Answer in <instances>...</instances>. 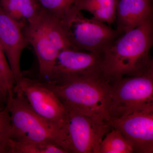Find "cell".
Returning <instances> with one entry per match:
<instances>
[{"instance_id": "cell-18", "label": "cell", "mask_w": 153, "mask_h": 153, "mask_svg": "<svg viewBox=\"0 0 153 153\" xmlns=\"http://www.w3.org/2000/svg\"><path fill=\"white\" fill-rule=\"evenodd\" d=\"M16 85L14 74L7 57L0 46V87L7 96V102L13 97Z\"/></svg>"}, {"instance_id": "cell-12", "label": "cell", "mask_w": 153, "mask_h": 153, "mask_svg": "<svg viewBox=\"0 0 153 153\" xmlns=\"http://www.w3.org/2000/svg\"><path fill=\"white\" fill-rule=\"evenodd\" d=\"M152 0H118L115 22L117 30L128 32L153 16Z\"/></svg>"}, {"instance_id": "cell-14", "label": "cell", "mask_w": 153, "mask_h": 153, "mask_svg": "<svg viewBox=\"0 0 153 153\" xmlns=\"http://www.w3.org/2000/svg\"><path fill=\"white\" fill-rule=\"evenodd\" d=\"M118 0H76L73 5L78 10L87 11L93 19L110 26L116 17Z\"/></svg>"}, {"instance_id": "cell-15", "label": "cell", "mask_w": 153, "mask_h": 153, "mask_svg": "<svg viewBox=\"0 0 153 153\" xmlns=\"http://www.w3.org/2000/svg\"><path fill=\"white\" fill-rule=\"evenodd\" d=\"M38 24L50 41L60 52L65 49L77 50L70 43L64 32L60 19L44 9Z\"/></svg>"}, {"instance_id": "cell-8", "label": "cell", "mask_w": 153, "mask_h": 153, "mask_svg": "<svg viewBox=\"0 0 153 153\" xmlns=\"http://www.w3.org/2000/svg\"><path fill=\"white\" fill-rule=\"evenodd\" d=\"M108 125L120 131L134 153H153V111H136L111 118Z\"/></svg>"}, {"instance_id": "cell-6", "label": "cell", "mask_w": 153, "mask_h": 153, "mask_svg": "<svg viewBox=\"0 0 153 153\" xmlns=\"http://www.w3.org/2000/svg\"><path fill=\"white\" fill-rule=\"evenodd\" d=\"M110 129L107 124L68 110L61 129L63 135L61 147L67 153H100L102 141Z\"/></svg>"}, {"instance_id": "cell-1", "label": "cell", "mask_w": 153, "mask_h": 153, "mask_svg": "<svg viewBox=\"0 0 153 153\" xmlns=\"http://www.w3.org/2000/svg\"><path fill=\"white\" fill-rule=\"evenodd\" d=\"M153 16L123 33L102 54V72L110 83L125 76H140L153 68Z\"/></svg>"}, {"instance_id": "cell-21", "label": "cell", "mask_w": 153, "mask_h": 153, "mask_svg": "<svg viewBox=\"0 0 153 153\" xmlns=\"http://www.w3.org/2000/svg\"><path fill=\"white\" fill-rule=\"evenodd\" d=\"M8 101V97L0 87V106L6 107Z\"/></svg>"}, {"instance_id": "cell-7", "label": "cell", "mask_w": 153, "mask_h": 153, "mask_svg": "<svg viewBox=\"0 0 153 153\" xmlns=\"http://www.w3.org/2000/svg\"><path fill=\"white\" fill-rule=\"evenodd\" d=\"M16 86L37 114L61 130L68 110L45 81L23 76Z\"/></svg>"}, {"instance_id": "cell-5", "label": "cell", "mask_w": 153, "mask_h": 153, "mask_svg": "<svg viewBox=\"0 0 153 153\" xmlns=\"http://www.w3.org/2000/svg\"><path fill=\"white\" fill-rule=\"evenodd\" d=\"M111 84V118L153 111V68L142 75L125 76Z\"/></svg>"}, {"instance_id": "cell-16", "label": "cell", "mask_w": 153, "mask_h": 153, "mask_svg": "<svg viewBox=\"0 0 153 153\" xmlns=\"http://www.w3.org/2000/svg\"><path fill=\"white\" fill-rule=\"evenodd\" d=\"M133 149L117 129L111 128L100 144V153H132Z\"/></svg>"}, {"instance_id": "cell-2", "label": "cell", "mask_w": 153, "mask_h": 153, "mask_svg": "<svg viewBox=\"0 0 153 153\" xmlns=\"http://www.w3.org/2000/svg\"><path fill=\"white\" fill-rule=\"evenodd\" d=\"M45 82L68 110L86 115L108 125L111 119V85L103 74L68 75Z\"/></svg>"}, {"instance_id": "cell-13", "label": "cell", "mask_w": 153, "mask_h": 153, "mask_svg": "<svg viewBox=\"0 0 153 153\" xmlns=\"http://www.w3.org/2000/svg\"><path fill=\"white\" fill-rule=\"evenodd\" d=\"M0 4L22 30L38 23L44 11L38 0H0Z\"/></svg>"}, {"instance_id": "cell-9", "label": "cell", "mask_w": 153, "mask_h": 153, "mask_svg": "<svg viewBox=\"0 0 153 153\" xmlns=\"http://www.w3.org/2000/svg\"><path fill=\"white\" fill-rule=\"evenodd\" d=\"M102 55L81 50L65 49L58 53L52 76L48 81L62 76H93L103 74Z\"/></svg>"}, {"instance_id": "cell-10", "label": "cell", "mask_w": 153, "mask_h": 153, "mask_svg": "<svg viewBox=\"0 0 153 153\" xmlns=\"http://www.w3.org/2000/svg\"><path fill=\"white\" fill-rule=\"evenodd\" d=\"M22 27L0 4V46L14 74L16 85L24 76L20 67L22 52L29 45Z\"/></svg>"}, {"instance_id": "cell-22", "label": "cell", "mask_w": 153, "mask_h": 153, "mask_svg": "<svg viewBox=\"0 0 153 153\" xmlns=\"http://www.w3.org/2000/svg\"><path fill=\"white\" fill-rule=\"evenodd\" d=\"M5 108V107H4L1 106H0V111L4 109V108Z\"/></svg>"}, {"instance_id": "cell-4", "label": "cell", "mask_w": 153, "mask_h": 153, "mask_svg": "<svg viewBox=\"0 0 153 153\" xmlns=\"http://www.w3.org/2000/svg\"><path fill=\"white\" fill-rule=\"evenodd\" d=\"M60 20L68 41L76 49L102 55L123 33L82 15L74 5Z\"/></svg>"}, {"instance_id": "cell-20", "label": "cell", "mask_w": 153, "mask_h": 153, "mask_svg": "<svg viewBox=\"0 0 153 153\" xmlns=\"http://www.w3.org/2000/svg\"><path fill=\"white\" fill-rule=\"evenodd\" d=\"M76 0H38L43 9L60 20Z\"/></svg>"}, {"instance_id": "cell-17", "label": "cell", "mask_w": 153, "mask_h": 153, "mask_svg": "<svg viewBox=\"0 0 153 153\" xmlns=\"http://www.w3.org/2000/svg\"><path fill=\"white\" fill-rule=\"evenodd\" d=\"M9 153H67L59 145L52 143L19 142L10 140Z\"/></svg>"}, {"instance_id": "cell-3", "label": "cell", "mask_w": 153, "mask_h": 153, "mask_svg": "<svg viewBox=\"0 0 153 153\" xmlns=\"http://www.w3.org/2000/svg\"><path fill=\"white\" fill-rule=\"evenodd\" d=\"M6 106L10 115L11 139L52 143L61 146L63 139L61 130L37 114L17 86L14 88L13 97Z\"/></svg>"}, {"instance_id": "cell-19", "label": "cell", "mask_w": 153, "mask_h": 153, "mask_svg": "<svg viewBox=\"0 0 153 153\" xmlns=\"http://www.w3.org/2000/svg\"><path fill=\"white\" fill-rule=\"evenodd\" d=\"M11 135L10 115L6 106L0 111V153H9Z\"/></svg>"}, {"instance_id": "cell-11", "label": "cell", "mask_w": 153, "mask_h": 153, "mask_svg": "<svg viewBox=\"0 0 153 153\" xmlns=\"http://www.w3.org/2000/svg\"><path fill=\"white\" fill-rule=\"evenodd\" d=\"M29 44L33 47L39 63V80L48 81L59 51L50 41L37 24L28 25L23 29Z\"/></svg>"}]
</instances>
